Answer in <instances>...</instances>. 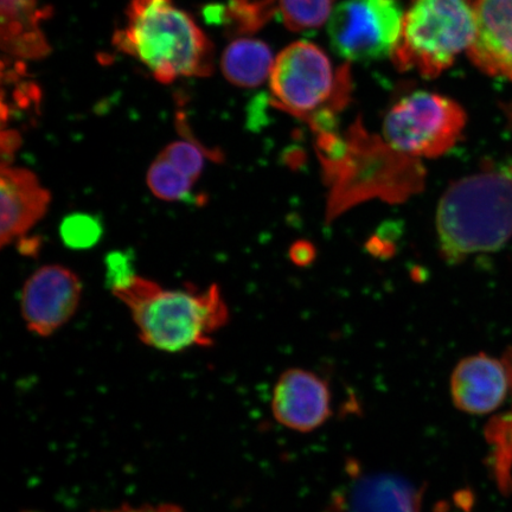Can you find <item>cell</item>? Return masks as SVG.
<instances>
[{"instance_id":"7a4b0ae2","label":"cell","mask_w":512,"mask_h":512,"mask_svg":"<svg viewBox=\"0 0 512 512\" xmlns=\"http://www.w3.org/2000/svg\"><path fill=\"white\" fill-rule=\"evenodd\" d=\"M128 310L140 341L158 351L208 348L228 324L229 309L220 286L168 288L137 273L111 286Z\"/></svg>"},{"instance_id":"3957f363","label":"cell","mask_w":512,"mask_h":512,"mask_svg":"<svg viewBox=\"0 0 512 512\" xmlns=\"http://www.w3.org/2000/svg\"><path fill=\"white\" fill-rule=\"evenodd\" d=\"M126 17L114 46L136 57L159 82L213 73V44L174 0H131Z\"/></svg>"},{"instance_id":"277c9868","label":"cell","mask_w":512,"mask_h":512,"mask_svg":"<svg viewBox=\"0 0 512 512\" xmlns=\"http://www.w3.org/2000/svg\"><path fill=\"white\" fill-rule=\"evenodd\" d=\"M435 221L440 253L448 262L498 251L512 236V172L490 169L452 183Z\"/></svg>"},{"instance_id":"52a82bcc","label":"cell","mask_w":512,"mask_h":512,"mask_svg":"<svg viewBox=\"0 0 512 512\" xmlns=\"http://www.w3.org/2000/svg\"><path fill=\"white\" fill-rule=\"evenodd\" d=\"M465 126L466 113L458 102L418 91L390 108L383 121V139L408 157L434 159L457 145Z\"/></svg>"},{"instance_id":"8fae6325","label":"cell","mask_w":512,"mask_h":512,"mask_svg":"<svg viewBox=\"0 0 512 512\" xmlns=\"http://www.w3.org/2000/svg\"><path fill=\"white\" fill-rule=\"evenodd\" d=\"M272 412L279 424L291 430H317L332 414L328 383L309 370L285 371L274 387Z\"/></svg>"},{"instance_id":"6da1fadb","label":"cell","mask_w":512,"mask_h":512,"mask_svg":"<svg viewBox=\"0 0 512 512\" xmlns=\"http://www.w3.org/2000/svg\"><path fill=\"white\" fill-rule=\"evenodd\" d=\"M317 153L329 185L328 220L373 198L399 203L424 188L425 170L419 159L396 151L370 134L358 118L342 136L317 134Z\"/></svg>"},{"instance_id":"d6986e66","label":"cell","mask_w":512,"mask_h":512,"mask_svg":"<svg viewBox=\"0 0 512 512\" xmlns=\"http://www.w3.org/2000/svg\"><path fill=\"white\" fill-rule=\"evenodd\" d=\"M335 0H278V11L288 30H317L328 22Z\"/></svg>"},{"instance_id":"7402d4cb","label":"cell","mask_w":512,"mask_h":512,"mask_svg":"<svg viewBox=\"0 0 512 512\" xmlns=\"http://www.w3.org/2000/svg\"><path fill=\"white\" fill-rule=\"evenodd\" d=\"M22 512H41L34 510H27ZM92 512H184L181 507H178L176 504H158L151 505L145 504L140 505V507H132V505L124 504L119 508L111 509V510H95Z\"/></svg>"},{"instance_id":"7c38bea8","label":"cell","mask_w":512,"mask_h":512,"mask_svg":"<svg viewBox=\"0 0 512 512\" xmlns=\"http://www.w3.org/2000/svg\"><path fill=\"white\" fill-rule=\"evenodd\" d=\"M2 198V247L25 238L47 215L51 196L34 172L12 164L2 165L0 172Z\"/></svg>"},{"instance_id":"9c48e42d","label":"cell","mask_w":512,"mask_h":512,"mask_svg":"<svg viewBox=\"0 0 512 512\" xmlns=\"http://www.w3.org/2000/svg\"><path fill=\"white\" fill-rule=\"evenodd\" d=\"M81 297V280L70 268L61 265L38 268L22 288L24 323L32 334L50 337L73 318Z\"/></svg>"},{"instance_id":"ffe728a7","label":"cell","mask_w":512,"mask_h":512,"mask_svg":"<svg viewBox=\"0 0 512 512\" xmlns=\"http://www.w3.org/2000/svg\"><path fill=\"white\" fill-rule=\"evenodd\" d=\"M207 150L202 149L200 144L191 140L171 143L160 153L166 160L175 166L184 175H187L195 183L200 179L204 162H206Z\"/></svg>"},{"instance_id":"5bb4252c","label":"cell","mask_w":512,"mask_h":512,"mask_svg":"<svg viewBox=\"0 0 512 512\" xmlns=\"http://www.w3.org/2000/svg\"><path fill=\"white\" fill-rule=\"evenodd\" d=\"M476 35L467 55L486 75L512 82V0H475Z\"/></svg>"},{"instance_id":"cb8c5ba5","label":"cell","mask_w":512,"mask_h":512,"mask_svg":"<svg viewBox=\"0 0 512 512\" xmlns=\"http://www.w3.org/2000/svg\"><path fill=\"white\" fill-rule=\"evenodd\" d=\"M511 375H512V360H511Z\"/></svg>"},{"instance_id":"603a6c76","label":"cell","mask_w":512,"mask_h":512,"mask_svg":"<svg viewBox=\"0 0 512 512\" xmlns=\"http://www.w3.org/2000/svg\"><path fill=\"white\" fill-rule=\"evenodd\" d=\"M19 143H21V139H19V134L16 131H8L3 132L2 134V156L3 163L2 165L11 164L10 160L14 153L18 150Z\"/></svg>"},{"instance_id":"ba28073f","label":"cell","mask_w":512,"mask_h":512,"mask_svg":"<svg viewBox=\"0 0 512 512\" xmlns=\"http://www.w3.org/2000/svg\"><path fill=\"white\" fill-rule=\"evenodd\" d=\"M403 16L400 0H344L329 19L331 47L348 62H373L392 56Z\"/></svg>"},{"instance_id":"30bf717a","label":"cell","mask_w":512,"mask_h":512,"mask_svg":"<svg viewBox=\"0 0 512 512\" xmlns=\"http://www.w3.org/2000/svg\"><path fill=\"white\" fill-rule=\"evenodd\" d=\"M424 486L388 473L350 471V480L332 497L328 512H422Z\"/></svg>"},{"instance_id":"9a60e30c","label":"cell","mask_w":512,"mask_h":512,"mask_svg":"<svg viewBox=\"0 0 512 512\" xmlns=\"http://www.w3.org/2000/svg\"><path fill=\"white\" fill-rule=\"evenodd\" d=\"M2 12V48L5 53L24 59H40L49 53V44L40 28L48 18V8L38 0H0Z\"/></svg>"},{"instance_id":"44dd1931","label":"cell","mask_w":512,"mask_h":512,"mask_svg":"<svg viewBox=\"0 0 512 512\" xmlns=\"http://www.w3.org/2000/svg\"><path fill=\"white\" fill-rule=\"evenodd\" d=\"M101 234L100 222L95 217L86 214L68 216L61 226L62 239L70 248L92 247L100 240Z\"/></svg>"},{"instance_id":"4fadbf2b","label":"cell","mask_w":512,"mask_h":512,"mask_svg":"<svg viewBox=\"0 0 512 512\" xmlns=\"http://www.w3.org/2000/svg\"><path fill=\"white\" fill-rule=\"evenodd\" d=\"M512 387L505 362L485 354L464 358L451 376V395L457 408L470 414L495 411Z\"/></svg>"},{"instance_id":"5b68a950","label":"cell","mask_w":512,"mask_h":512,"mask_svg":"<svg viewBox=\"0 0 512 512\" xmlns=\"http://www.w3.org/2000/svg\"><path fill=\"white\" fill-rule=\"evenodd\" d=\"M271 104L304 121L316 134L334 131L350 104V63L335 68L316 44L299 41L278 55L270 76Z\"/></svg>"},{"instance_id":"2e32d148","label":"cell","mask_w":512,"mask_h":512,"mask_svg":"<svg viewBox=\"0 0 512 512\" xmlns=\"http://www.w3.org/2000/svg\"><path fill=\"white\" fill-rule=\"evenodd\" d=\"M274 66L271 48L265 42L240 38L230 43L221 59L222 73L235 86L254 88L271 76Z\"/></svg>"},{"instance_id":"e0dca14e","label":"cell","mask_w":512,"mask_h":512,"mask_svg":"<svg viewBox=\"0 0 512 512\" xmlns=\"http://www.w3.org/2000/svg\"><path fill=\"white\" fill-rule=\"evenodd\" d=\"M278 0H228L223 5L222 27L229 35H251L274 17Z\"/></svg>"},{"instance_id":"8992f818","label":"cell","mask_w":512,"mask_h":512,"mask_svg":"<svg viewBox=\"0 0 512 512\" xmlns=\"http://www.w3.org/2000/svg\"><path fill=\"white\" fill-rule=\"evenodd\" d=\"M475 35V0H409L392 59L400 72L435 79L470 49Z\"/></svg>"},{"instance_id":"ac0fdd59","label":"cell","mask_w":512,"mask_h":512,"mask_svg":"<svg viewBox=\"0 0 512 512\" xmlns=\"http://www.w3.org/2000/svg\"><path fill=\"white\" fill-rule=\"evenodd\" d=\"M146 183L153 195L166 202L189 200L196 184L162 156L147 170Z\"/></svg>"}]
</instances>
